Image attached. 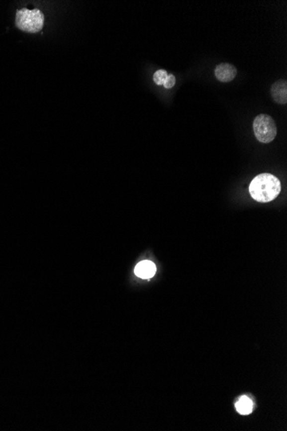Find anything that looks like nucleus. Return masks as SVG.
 Here are the masks:
<instances>
[{
    "mask_svg": "<svg viewBox=\"0 0 287 431\" xmlns=\"http://www.w3.org/2000/svg\"><path fill=\"white\" fill-rule=\"evenodd\" d=\"M214 74L218 81L228 83L232 81L236 78L237 70V68L231 64L222 63L216 67Z\"/></svg>",
    "mask_w": 287,
    "mask_h": 431,
    "instance_id": "4",
    "label": "nucleus"
},
{
    "mask_svg": "<svg viewBox=\"0 0 287 431\" xmlns=\"http://www.w3.org/2000/svg\"><path fill=\"white\" fill-rule=\"evenodd\" d=\"M253 128L256 139L262 143L272 142L277 134L275 120L268 114L257 115L253 122Z\"/></svg>",
    "mask_w": 287,
    "mask_h": 431,
    "instance_id": "3",
    "label": "nucleus"
},
{
    "mask_svg": "<svg viewBox=\"0 0 287 431\" xmlns=\"http://www.w3.org/2000/svg\"><path fill=\"white\" fill-rule=\"evenodd\" d=\"M168 73L165 70H158L153 75V80L155 84L158 86H164L165 80L167 79Z\"/></svg>",
    "mask_w": 287,
    "mask_h": 431,
    "instance_id": "8",
    "label": "nucleus"
},
{
    "mask_svg": "<svg viewBox=\"0 0 287 431\" xmlns=\"http://www.w3.org/2000/svg\"><path fill=\"white\" fill-rule=\"evenodd\" d=\"M271 95L273 99L277 104L286 105L287 103V80H278L271 88Z\"/></svg>",
    "mask_w": 287,
    "mask_h": 431,
    "instance_id": "5",
    "label": "nucleus"
},
{
    "mask_svg": "<svg viewBox=\"0 0 287 431\" xmlns=\"http://www.w3.org/2000/svg\"><path fill=\"white\" fill-rule=\"evenodd\" d=\"M156 270H157L156 266L151 261H142L136 265L134 272H135L136 276H139V278L149 279L154 276Z\"/></svg>",
    "mask_w": 287,
    "mask_h": 431,
    "instance_id": "6",
    "label": "nucleus"
},
{
    "mask_svg": "<svg viewBox=\"0 0 287 431\" xmlns=\"http://www.w3.org/2000/svg\"><path fill=\"white\" fill-rule=\"evenodd\" d=\"M236 409L242 415L250 414L253 411V402L248 397L243 396L236 403Z\"/></svg>",
    "mask_w": 287,
    "mask_h": 431,
    "instance_id": "7",
    "label": "nucleus"
},
{
    "mask_svg": "<svg viewBox=\"0 0 287 431\" xmlns=\"http://www.w3.org/2000/svg\"><path fill=\"white\" fill-rule=\"evenodd\" d=\"M249 191L253 199L259 203H269L281 193V181L274 175L262 173L253 179Z\"/></svg>",
    "mask_w": 287,
    "mask_h": 431,
    "instance_id": "1",
    "label": "nucleus"
},
{
    "mask_svg": "<svg viewBox=\"0 0 287 431\" xmlns=\"http://www.w3.org/2000/svg\"><path fill=\"white\" fill-rule=\"evenodd\" d=\"M45 16L41 10H29L23 8L16 11V25L20 30L27 33H37L44 26Z\"/></svg>",
    "mask_w": 287,
    "mask_h": 431,
    "instance_id": "2",
    "label": "nucleus"
},
{
    "mask_svg": "<svg viewBox=\"0 0 287 431\" xmlns=\"http://www.w3.org/2000/svg\"><path fill=\"white\" fill-rule=\"evenodd\" d=\"M175 85H176V77L174 76L173 74H168L167 79L164 84V88L171 89Z\"/></svg>",
    "mask_w": 287,
    "mask_h": 431,
    "instance_id": "9",
    "label": "nucleus"
}]
</instances>
